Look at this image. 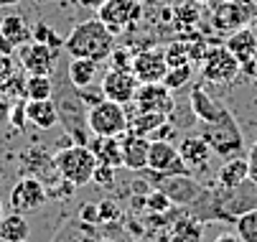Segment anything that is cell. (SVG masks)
<instances>
[{
    "label": "cell",
    "mask_w": 257,
    "mask_h": 242,
    "mask_svg": "<svg viewBox=\"0 0 257 242\" xmlns=\"http://www.w3.org/2000/svg\"><path fill=\"white\" fill-rule=\"evenodd\" d=\"M257 206V186L247 179L239 186H211L204 189L199 194V199L194 204H189L186 209L191 217H196L199 222H229L234 224L239 214H244L247 209Z\"/></svg>",
    "instance_id": "obj_1"
},
{
    "label": "cell",
    "mask_w": 257,
    "mask_h": 242,
    "mask_svg": "<svg viewBox=\"0 0 257 242\" xmlns=\"http://www.w3.org/2000/svg\"><path fill=\"white\" fill-rule=\"evenodd\" d=\"M112 49H115V36L107 31V26L99 18L82 21L64 39V51L69 56H74V59L104 61V59H109Z\"/></svg>",
    "instance_id": "obj_2"
},
{
    "label": "cell",
    "mask_w": 257,
    "mask_h": 242,
    "mask_svg": "<svg viewBox=\"0 0 257 242\" xmlns=\"http://www.w3.org/2000/svg\"><path fill=\"white\" fill-rule=\"evenodd\" d=\"M54 87H59V92L54 89L51 99L56 102L59 120H61L64 130L71 135V141H74L77 146H89V141L94 135H92L89 125H87V105L79 99L77 87L69 82V77L64 82L59 79V84H54Z\"/></svg>",
    "instance_id": "obj_3"
},
{
    "label": "cell",
    "mask_w": 257,
    "mask_h": 242,
    "mask_svg": "<svg viewBox=\"0 0 257 242\" xmlns=\"http://www.w3.org/2000/svg\"><path fill=\"white\" fill-rule=\"evenodd\" d=\"M199 135L204 138V143L211 148L214 156L227 158H237V156H247L244 153V135L242 128L237 123V117L224 110V115L214 120V123H199Z\"/></svg>",
    "instance_id": "obj_4"
},
{
    "label": "cell",
    "mask_w": 257,
    "mask_h": 242,
    "mask_svg": "<svg viewBox=\"0 0 257 242\" xmlns=\"http://www.w3.org/2000/svg\"><path fill=\"white\" fill-rule=\"evenodd\" d=\"M143 179L148 181L153 189H161L173 201V206H189L204 191V186L191 174L168 176V174H158V171H153V168H143Z\"/></svg>",
    "instance_id": "obj_5"
},
{
    "label": "cell",
    "mask_w": 257,
    "mask_h": 242,
    "mask_svg": "<svg viewBox=\"0 0 257 242\" xmlns=\"http://www.w3.org/2000/svg\"><path fill=\"white\" fill-rule=\"evenodd\" d=\"M54 163H56V171L71 181L74 186H84L92 181V174L97 168V158L94 153L89 151V146H69V148H61L59 153H54Z\"/></svg>",
    "instance_id": "obj_6"
},
{
    "label": "cell",
    "mask_w": 257,
    "mask_h": 242,
    "mask_svg": "<svg viewBox=\"0 0 257 242\" xmlns=\"http://www.w3.org/2000/svg\"><path fill=\"white\" fill-rule=\"evenodd\" d=\"M97 18L107 26L112 36H122V33H130L140 23L143 6L140 0H104L97 8Z\"/></svg>",
    "instance_id": "obj_7"
},
{
    "label": "cell",
    "mask_w": 257,
    "mask_h": 242,
    "mask_svg": "<svg viewBox=\"0 0 257 242\" xmlns=\"http://www.w3.org/2000/svg\"><path fill=\"white\" fill-rule=\"evenodd\" d=\"M87 125L92 135H122L127 130V107L112 99H102L87 107Z\"/></svg>",
    "instance_id": "obj_8"
},
{
    "label": "cell",
    "mask_w": 257,
    "mask_h": 242,
    "mask_svg": "<svg viewBox=\"0 0 257 242\" xmlns=\"http://www.w3.org/2000/svg\"><path fill=\"white\" fill-rule=\"evenodd\" d=\"M239 69L242 64L227 46L206 49V54L201 56V77L209 84H232L239 77Z\"/></svg>",
    "instance_id": "obj_9"
},
{
    "label": "cell",
    "mask_w": 257,
    "mask_h": 242,
    "mask_svg": "<svg viewBox=\"0 0 257 242\" xmlns=\"http://www.w3.org/2000/svg\"><path fill=\"white\" fill-rule=\"evenodd\" d=\"M16 51H18L21 66L26 72L28 74H41V77H51L56 72V61L61 56L59 49H51L46 44H36V41H28V44L18 46Z\"/></svg>",
    "instance_id": "obj_10"
},
{
    "label": "cell",
    "mask_w": 257,
    "mask_h": 242,
    "mask_svg": "<svg viewBox=\"0 0 257 242\" xmlns=\"http://www.w3.org/2000/svg\"><path fill=\"white\" fill-rule=\"evenodd\" d=\"M49 194H46V186L41 179L36 176H21L18 184L11 189V209L18 212V214H26V212H33L39 209L41 204H46Z\"/></svg>",
    "instance_id": "obj_11"
},
{
    "label": "cell",
    "mask_w": 257,
    "mask_h": 242,
    "mask_svg": "<svg viewBox=\"0 0 257 242\" xmlns=\"http://www.w3.org/2000/svg\"><path fill=\"white\" fill-rule=\"evenodd\" d=\"M130 105H135V110H140V112H158V115H166V117H171V112L176 110L173 92L163 82L140 84V89H138V94Z\"/></svg>",
    "instance_id": "obj_12"
},
{
    "label": "cell",
    "mask_w": 257,
    "mask_h": 242,
    "mask_svg": "<svg viewBox=\"0 0 257 242\" xmlns=\"http://www.w3.org/2000/svg\"><path fill=\"white\" fill-rule=\"evenodd\" d=\"M140 89L138 77L133 74V69H109V72L102 77V92L104 99H112L120 102V105H130L135 99Z\"/></svg>",
    "instance_id": "obj_13"
},
{
    "label": "cell",
    "mask_w": 257,
    "mask_h": 242,
    "mask_svg": "<svg viewBox=\"0 0 257 242\" xmlns=\"http://www.w3.org/2000/svg\"><path fill=\"white\" fill-rule=\"evenodd\" d=\"M148 168L158 171V174H168V176H178V174H191L189 166L181 161L178 148L168 141H151V151H148ZM194 176V174H191Z\"/></svg>",
    "instance_id": "obj_14"
},
{
    "label": "cell",
    "mask_w": 257,
    "mask_h": 242,
    "mask_svg": "<svg viewBox=\"0 0 257 242\" xmlns=\"http://www.w3.org/2000/svg\"><path fill=\"white\" fill-rule=\"evenodd\" d=\"M168 72V61L163 49H148V51H138L133 59V74L138 77L140 84H156L163 82Z\"/></svg>",
    "instance_id": "obj_15"
},
{
    "label": "cell",
    "mask_w": 257,
    "mask_h": 242,
    "mask_svg": "<svg viewBox=\"0 0 257 242\" xmlns=\"http://www.w3.org/2000/svg\"><path fill=\"white\" fill-rule=\"evenodd\" d=\"M120 141H122V166H127L130 171H143V168H148L151 138L125 130V133L120 135Z\"/></svg>",
    "instance_id": "obj_16"
},
{
    "label": "cell",
    "mask_w": 257,
    "mask_h": 242,
    "mask_svg": "<svg viewBox=\"0 0 257 242\" xmlns=\"http://www.w3.org/2000/svg\"><path fill=\"white\" fill-rule=\"evenodd\" d=\"M176 148H178L181 161L189 166L191 174H196V171H204V168L209 166V158L214 156L211 148L204 143L201 135H186V138H181Z\"/></svg>",
    "instance_id": "obj_17"
},
{
    "label": "cell",
    "mask_w": 257,
    "mask_h": 242,
    "mask_svg": "<svg viewBox=\"0 0 257 242\" xmlns=\"http://www.w3.org/2000/svg\"><path fill=\"white\" fill-rule=\"evenodd\" d=\"M89 151L94 153L97 163L122 168V141H120V135H94L89 141Z\"/></svg>",
    "instance_id": "obj_18"
},
{
    "label": "cell",
    "mask_w": 257,
    "mask_h": 242,
    "mask_svg": "<svg viewBox=\"0 0 257 242\" xmlns=\"http://www.w3.org/2000/svg\"><path fill=\"white\" fill-rule=\"evenodd\" d=\"M189 102H191V112L196 115L199 123H214V120L222 117L224 110H227L224 105H219V102H216V99H214L201 84H194Z\"/></svg>",
    "instance_id": "obj_19"
},
{
    "label": "cell",
    "mask_w": 257,
    "mask_h": 242,
    "mask_svg": "<svg viewBox=\"0 0 257 242\" xmlns=\"http://www.w3.org/2000/svg\"><path fill=\"white\" fill-rule=\"evenodd\" d=\"M26 117L33 128L39 130H51L59 125V110H56V102L49 99H28L26 102Z\"/></svg>",
    "instance_id": "obj_20"
},
{
    "label": "cell",
    "mask_w": 257,
    "mask_h": 242,
    "mask_svg": "<svg viewBox=\"0 0 257 242\" xmlns=\"http://www.w3.org/2000/svg\"><path fill=\"white\" fill-rule=\"evenodd\" d=\"M0 36L13 49H18L31 41V28L21 13H0Z\"/></svg>",
    "instance_id": "obj_21"
},
{
    "label": "cell",
    "mask_w": 257,
    "mask_h": 242,
    "mask_svg": "<svg viewBox=\"0 0 257 242\" xmlns=\"http://www.w3.org/2000/svg\"><path fill=\"white\" fill-rule=\"evenodd\" d=\"M224 46L237 56L239 64H244V61H249V59L257 56V33L252 28L242 26V28H237V31L229 33V39H227Z\"/></svg>",
    "instance_id": "obj_22"
},
{
    "label": "cell",
    "mask_w": 257,
    "mask_h": 242,
    "mask_svg": "<svg viewBox=\"0 0 257 242\" xmlns=\"http://www.w3.org/2000/svg\"><path fill=\"white\" fill-rule=\"evenodd\" d=\"M249 179V163L247 156H237V158H227L222 163V168L216 171V184L219 186H239Z\"/></svg>",
    "instance_id": "obj_23"
},
{
    "label": "cell",
    "mask_w": 257,
    "mask_h": 242,
    "mask_svg": "<svg viewBox=\"0 0 257 242\" xmlns=\"http://www.w3.org/2000/svg\"><path fill=\"white\" fill-rule=\"evenodd\" d=\"M247 23V13H244V6L239 0H232V3H224L214 13V26L219 31H237Z\"/></svg>",
    "instance_id": "obj_24"
},
{
    "label": "cell",
    "mask_w": 257,
    "mask_h": 242,
    "mask_svg": "<svg viewBox=\"0 0 257 242\" xmlns=\"http://www.w3.org/2000/svg\"><path fill=\"white\" fill-rule=\"evenodd\" d=\"M97 64H99V61H92V59H74V56H71V61H69V66H66L69 82L74 84L77 89L94 84V79H97Z\"/></svg>",
    "instance_id": "obj_25"
},
{
    "label": "cell",
    "mask_w": 257,
    "mask_h": 242,
    "mask_svg": "<svg viewBox=\"0 0 257 242\" xmlns=\"http://www.w3.org/2000/svg\"><path fill=\"white\" fill-rule=\"evenodd\" d=\"M31 227L23 214L13 212L0 219V242H28Z\"/></svg>",
    "instance_id": "obj_26"
},
{
    "label": "cell",
    "mask_w": 257,
    "mask_h": 242,
    "mask_svg": "<svg viewBox=\"0 0 257 242\" xmlns=\"http://www.w3.org/2000/svg\"><path fill=\"white\" fill-rule=\"evenodd\" d=\"M201 229H204V222H199L191 214H183L173 224V237H176V242H199Z\"/></svg>",
    "instance_id": "obj_27"
},
{
    "label": "cell",
    "mask_w": 257,
    "mask_h": 242,
    "mask_svg": "<svg viewBox=\"0 0 257 242\" xmlns=\"http://www.w3.org/2000/svg\"><path fill=\"white\" fill-rule=\"evenodd\" d=\"M23 97H26V99H49V97H54V82H51V77L28 74V77H26Z\"/></svg>",
    "instance_id": "obj_28"
},
{
    "label": "cell",
    "mask_w": 257,
    "mask_h": 242,
    "mask_svg": "<svg viewBox=\"0 0 257 242\" xmlns=\"http://www.w3.org/2000/svg\"><path fill=\"white\" fill-rule=\"evenodd\" d=\"M234 232H237V237L242 242H257V206L254 209H247L244 214L237 217Z\"/></svg>",
    "instance_id": "obj_29"
},
{
    "label": "cell",
    "mask_w": 257,
    "mask_h": 242,
    "mask_svg": "<svg viewBox=\"0 0 257 242\" xmlns=\"http://www.w3.org/2000/svg\"><path fill=\"white\" fill-rule=\"evenodd\" d=\"M31 41H36V44H46V46L59 49V51L64 49V39L56 36L54 28H51L49 23H44V21H39V23L31 28Z\"/></svg>",
    "instance_id": "obj_30"
},
{
    "label": "cell",
    "mask_w": 257,
    "mask_h": 242,
    "mask_svg": "<svg viewBox=\"0 0 257 242\" xmlns=\"http://www.w3.org/2000/svg\"><path fill=\"white\" fill-rule=\"evenodd\" d=\"M191 74H194V66H191V64L168 66V72H166V77H163V84H166L171 92H176V89H181L183 84L191 82Z\"/></svg>",
    "instance_id": "obj_31"
},
{
    "label": "cell",
    "mask_w": 257,
    "mask_h": 242,
    "mask_svg": "<svg viewBox=\"0 0 257 242\" xmlns=\"http://www.w3.org/2000/svg\"><path fill=\"white\" fill-rule=\"evenodd\" d=\"M145 209H151L153 214H168L173 209V201L161 189H151L145 194Z\"/></svg>",
    "instance_id": "obj_32"
},
{
    "label": "cell",
    "mask_w": 257,
    "mask_h": 242,
    "mask_svg": "<svg viewBox=\"0 0 257 242\" xmlns=\"http://www.w3.org/2000/svg\"><path fill=\"white\" fill-rule=\"evenodd\" d=\"M166 61H168V66L191 64V61H189V49H186V44H171V46L166 49Z\"/></svg>",
    "instance_id": "obj_33"
},
{
    "label": "cell",
    "mask_w": 257,
    "mask_h": 242,
    "mask_svg": "<svg viewBox=\"0 0 257 242\" xmlns=\"http://www.w3.org/2000/svg\"><path fill=\"white\" fill-rule=\"evenodd\" d=\"M117 168H112V166H104V163H97V168H94V174H92V181L94 184H99V186H104V189H109L115 184V179H117V174H115Z\"/></svg>",
    "instance_id": "obj_34"
},
{
    "label": "cell",
    "mask_w": 257,
    "mask_h": 242,
    "mask_svg": "<svg viewBox=\"0 0 257 242\" xmlns=\"http://www.w3.org/2000/svg\"><path fill=\"white\" fill-rule=\"evenodd\" d=\"M135 54L138 51H130V49H112V54H109V64H112V69H133Z\"/></svg>",
    "instance_id": "obj_35"
},
{
    "label": "cell",
    "mask_w": 257,
    "mask_h": 242,
    "mask_svg": "<svg viewBox=\"0 0 257 242\" xmlns=\"http://www.w3.org/2000/svg\"><path fill=\"white\" fill-rule=\"evenodd\" d=\"M23 89H26V77L21 72H16L11 79H6L3 84H0V92H3L6 97H18V94H23Z\"/></svg>",
    "instance_id": "obj_36"
},
{
    "label": "cell",
    "mask_w": 257,
    "mask_h": 242,
    "mask_svg": "<svg viewBox=\"0 0 257 242\" xmlns=\"http://www.w3.org/2000/svg\"><path fill=\"white\" fill-rule=\"evenodd\" d=\"M97 206H99V222H117L120 214H122L120 206H117L112 199H102Z\"/></svg>",
    "instance_id": "obj_37"
},
{
    "label": "cell",
    "mask_w": 257,
    "mask_h": 242,
    "mask_svg": "<svg viewBox=\"0 0 257 242\" xmlns=\"http://www.w3.org/2000/svg\"><path fill=\"white\" fill-rule=\"evenodd\" d=\"M79 92V99L84 102L87 107H92V105H97V102H102L104 99V92H102V84L99 87H94V84H89V87H82V89H77Z\"/></svg>",
    "instance_id": "obj_38"
},
{
    "label": "cell",
    "mask_w": 257,
    "mask_h": 242,
    "mask_svg": "<svg viewBox=\"0 0 257 242\" xmlns=\"http://www.w3.org/2000/svg\"><path fill=\"white\" fill-rule=\"evenodd\" d=\"M148 138H151V141H168V143H173V138H176V125H171L168 120H163Z\"/></svg>",
    "instance_id": "obj_39"
},
{
    "label": "cell",
    "mask_w": 257,
    "mask_h": 242,
    "mask_svg": "<svg viewBox=\"0 0 257 242\" xmlns=\"http://www.w3.org/2000/svg\"><path fill=\"white\" fill-rule=\"evenodd\" d=\"M16 72H18V66H16L13 56L11 54H0V84H3L6 79H11Z\"/></svg>",
    "instance_id": "obj_40"
},
{
    "label": "cell",
    "mask_w": 257,
    "mask_h": 242,
    "mask_svg": "<svg viewBox=\"0 0 257 242\" xmlns=\"http://www.w3.org/2000/svg\"><path fill=\"white\" fill-rule=\"evenodd\" d=\"M79 222L97 224V222H99V206H97V204H82V206H79Z\"/></svg>",
    "instance_id": "obj_41"
},
{
    "label": "cell",
    "mask_w": 257,
    "mask_h": 242,
    "mask_svg": "<svg viewBox=\"0 0 257 242\" xmlns=\"http://www.w3.org/2000/svg\"><path fill=\"white\" fill-rule=\"evenodd\" d=\"M26 123H28V117H26V105L16 102V105L11 107V125H13L16 130H23Z\"/></svg>",
    "instance_id": "obj_42"
},
{
    "label": "cell",
    "mask_w": 257,
    "mask_h": 242,
    "mask_svg": "<svg viewBox=\"0 0 257 242\" xmlns=\"http://www.w3.org/2000/svg\"><path fill=\"white\" fill-rule=\"evenodd\" d=\"M247 163H249V168H257V143L249 146V151H247Z\"/></svg>",
    "instance_id": "obj_43"
},
{
    "label": "cell",
    "mask_w": 257,
    "mask_h": 242,
    "mask_svg": "<svg viewBox=\"0 0 257 242\" xmlns=\"http://www.w3.org/2000/svg\"><path fill=\"white\" fill-rule=\"evenodd\" d=\"M211 242H242V239H239L237 232H234V234H219V237H214Z\"/></svg>",
    "instance_id": "obj_44"
},
{
    "label": "cell",
    "mask_w": 257,
    "mask_h": 242,
    "mask_svg": "<svg viewBox=\"0 0 257 242\" xmlns=\"http://www.w3.org/2000/svg\"><path fill=\"white\" fill-rule=\"evenodd\" d=\"M79 3H82L84 8H92V11H97V8L104 3V0H79Z\"/></svg>",
    "instance_id": "obj_45"
},
{
    "label": "cell",
    "mask_w": 257,
    "mask_h": 242,
    "mask_svg": "<svg viewBox=\"0 0 257 242\" xmlns=\"http://www.w3.org/2000/svg\"><path fill=\"white\" fill-rule=\"evenodd\" d=\"M18 3H21V0H0V8H13Z\"/></svg>",
    "instance_id": "obj_46"
},
{
    "label": "cell",
    "mask_w": 257,
    "mask_h": 242,
    "mask_svg": "<svg viewBox=\"0 0 257 242\" xmlns=\"http://www.w3.org/2000/svg\"><path fill=\"white\" fill-rule=\"evenodd\" d=\"M6 217V206H3V201H0V219Z\"/></svg>",
    "instance_id": "obj_47"
},
{
    "label": "cell",
    "mask_w": 257,
    "mask_h": 242,
    "mask_svg": "<svg viewBox=\"0 0 257 242\" xmlns=\"http://www.w3.org/2000/svg\"><path fill=\"white\" fill-rule=\"evenodd\" d=\"M0 181H3V168H0Z\"/></svg>",
    "instance_id": "obj_48"
},
{
    "label": "cell",
    "mask_w": 257,
    "mask_h": 242,
    "mask_svg": "<svg viewBox=\"0 0 257 242\" xmlns=\"http://www.w3.org/2000/svg\"><path fill=\"white\" fill-rule=\"evenodd\" d=\"M201 3H206V0H201Z\"/></svg>",
    "instance_id": "obj_49"
}]
</instances>
